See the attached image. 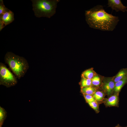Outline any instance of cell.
Segmentation results:
<instances>
[{
	"mask_svg": "<svg viewBox=\"0 0 127 127\" xmlns=\"http://www.w3.org/2000/svg\"><path fill=\"white\" fill-rule=\"evenodd\" d=\"M85 16L90 27L103 31H113L119 21L118 16L107 13L101 5L86 10Z\"/></svg>",
	"mask_w": 127,
	"mask_h": 127,
	"instance_id": "1",
	"label": "cell"
},
{
	"mask_svg": "<svg viewBox=\"0 0 127 127\" xmlns=\"http://www.w3.org/2000/svg\"><path fill=\"white\" fill-rule=\"evenodd\" d=\"M4 60L18 79L24 76L29 68L28 63L25 58L11 52L6 53Z\"/></svg>",
	"mask_w": 127,
	"mask_h": 127,
	"instance_id": "2",
	"label": "cell"
},
{
	"mask_svg": "<svg viewBox=\"0 0 127 127\" xmlns=\"http://www.w3.org/2000/svg\"><path fill=\"white\" fill-rule=\"evenodd\" d=\"M59 0H31L32 10L37 17L50 18L56 13Z\"/></svg>",
	"mask_w": 127,
	"mask_h": 127,
	"instance_id": "3",
	"label": "cell"
},
{
	"mask_svg": "<svg viewBox=\"0 0 127 127\" xmlns=\"http://www.w3.org/2000/svg\"><path fill=\"white\" fill-rule=\"evenodd\" d=\"M17 83L16 77L11 72L3 63H0V85L9 87Z\"/></svg>",
	"mask_w": 127,
	"mask_h": 127,
	"instance_id": "4",
	"label": "cell"
},
{
	"mask_svg": "<svg viewBox=\"0 0 127 127\" xmlns=\"http://www.w3.org/2000/svg\"><path fill=\"white\" fill-rule=\"evenodd\" d=\"M108 7H111L112 11L118 12L121 11L123 12H127V7L124 6L120 0H108Z\"/></svg>",
	"mask_w": 127,
	"mask_h": 127,
	"instance_id": "5",
	"label": "cell"
},
{
	"mask_svg": "<svg viewBox=\"0 0 127 127\" xmlns=\"http://www.w3.org/2000/svg\"><path fill=\"white\" fill-rule=\"evenodd\" d=\"M115 83L113 79L111 78H106L104 80L103 82V87L108 95H111L114 91Z\"/></svg>",
	"mask_w": 127,
	"mask_h": 127,
	"instance_id": "6",
	"label": "cell"
},
{
	"mask_svg": "<svg viewBox=\"0 0 127 127\" xmlns=\"http://www.w3.org/2000/svg\"><path fill=\"white\" fill-rule=\"evenodd\" d=\"M0 20L3 22L5 26L7 25L14 20V13L9 10L0 16Z\"/></svg>",
	"mask_w": 127,
	"mask_h": 127,
	"instance_id": "7",
	"label": "cell"
},
{
	"mask_svg": "<svg viewBox=\"0 0 127 127\" xmlns=\"http://www.w3.org/2000/svg\"><path fill=\"white\" fill-rule=\"evenodd\" d=\"M118 102V95L114 94L107 99L106 100V105L108 106H115L117 105Z\"/></svg>",
	"mask_w": 127,
	"mask_h": 127,
	"instance_id": "8",
	"label": "cell"
},
{
	"mask_svg": "<svg viewBox=\"0 0 127 127\" xmlns=\"http://www.w3.org/2000/svg\"><path fill=\"white\" fill-rule=\"evenodd\" d=\"M127 76V68L121 69L114 78L113 80L115 83Z\"/></svg>",
	"mask_w": 127,
	"mask_h": 127,
	"instance_id": "9",
	"label": "cell"
},
{
	"mask_svg": "<svg viewBox=\"0 0 127 127\" xmlns=\"http://www.w3.org/2000/svg\"><path fill=\"white\" fill-rule=\"evenodd\" d=\"M127 83V76L115 83L114 91L118 93L125 84Z\"/></svg>",
	"mask_w": 127,
	"mask_h": 127,
	"instance_id": "10",
	"label": "cell"
},
{
	"mask_svg": "<svg viewBox=\"0 0 127 127\" xmlns=\"http://www.w3.org/2000/svg\"><path fill=\"white\" fill-rule=\"evenodd\" d=\"M96 74L92 68L83 71L82 77L86 79H91Z\"/></svg>",
	"mask_w": 127,
	"mask_h": 127,
	"instance_id": "11",
	"label": "cell"
},
{
	"mask_svg": "<svg viewBox=\"0 0 127 127\" xmlns=\"http://www.w3.org/2000/svg\"><path fill=\"white\" fill-rule=\"evenodd\" d=\"M81 91L83 94L92 95L96 91V90L95 88L91 86L81 88Z\"/></svg>",
	"mask_w": 127,
	"mask_h": 127,
	"instance_id": "12",
	"label": "cell"
},
{
	"mask_svg": "<svg viewBox=\"0 0 127 127\" xmlns=\"http://www.w3.org/2000/svg\"><path fill=\"white\" fill-rule=\"evenodd\" d=\"M7 112L3 107L0 106V127H2L7 117Z\"/></svg>",
	"mask_w": 127,
	"mask_h": 127,
	"instance_id": "13",
	"label": "cell"
},
{
	"mask_svg": "<svg viewBox=\"0 0 127 127\" xmlns=\"http://www.w3.org/2000/svg\"><path fill=\"white\" fill-rule=\"evenodd\" d=\"M80 84L81 88L84 87L91 86L92 85L91 79H86L82 77Z\"/></svg>",
	"mask_w": 127,
	"mask_h": 127,
	"instance_id": "14",
	"label": "cell"
},
{
	"mask_svg": "<svg viewBox=\"0 0 127 127\" xmlns=\"http://www.w3.org/2000/svg\"><path fill=\"white\" fill-rule=\"evenodd\" d=\"M104 96V94L103 92L98 91L95 92L93 96L96 101H100L103 99Z\"/></svg>",
	"mask_w": 127,
	"mask_h": 127,
	"instance_id": "15",
	"label": "cell"
},
{
	"mask_svg": "<svg viewBox=\"0 0 127 127\" xmlns=\"http://www.w3.org/2000/svg\"><path fill=\"white\" fill-rule=\"evenodd\" d=\"M101 79L98 75H96L92 79V85L96 87H98L101 83Z\"/></svg>",
	"mask_w": 127,
	"mask_h": 127,
	"instance_id": "16",
	"label": "cell"
},
{
	"mask_svg": "<svg viewBox=\"0 0 127 127\" xmlns=\"http://www.w3.org/2000/svg\"><path fill=\"white\" fill-rule=\"evenodd\" d=\"M9 10L4 5L3 0H0V16Z\"/></svg>",
	"mask_w": 127,
	"mask_h": 127,
	"instance_id": "17",
	"label": "cell"
},
{
	"mask_svg": "<svg viewBox=\"0 0 127 127\" xmlns=\"http://www.w3.org/2000/svg\"><path fill=\"white\" fill-rule=\"evenodd\" d=\"M90 106L95 110L98 112L99 111L98 105L96 101L88 103Z\"/></svg>",
	"mask_w": 127,
	"mask_h": 127,
	"instance_id": "18",
	"label": "cell"
},
{
	"mask_svg": "<svg viewBox=\"0 0 127 127\" xmlns=\"http://www.w3.org/2000/svg\"><path fill=\"white\" fill-rule=\"evenodd\" d=\"M83 95L85 100L87 103L96 101L93 96L92 95L83 94Z\"/></svg>",
	"mask_w": 127,
	"mask_h": 127,
	"instance_id": "19",
	"label": "cell"
},
{
	"mask_svg": "<svg viewBox=\"0 0 127 127\" xmlns=\"http://www.w3.org/2000/svg\"><path fill=\"white\" fill-rule=\"evenodd\" d=\"M5 26L3 22L1 20H0V31H1Z\"/></svg>",
	"mask_w": 127,
	"mask_h": 127,
	"instance_id": "20",
	"label": "cell"
},
{
	"mask_svg": "<svg viewBox=\"0 0 127 127\" xmlns=\"http://www.w3.org/2000/svg\"><path fill=\"white\" fill-rule=\"evenodd\" d=\"M115 127H122L120 126L119 124H117L116 126H115Z\"/></svg>",
	"mask_w": 127,
	"mask_h": 127,
	"instance_id": "21",
	"label": "cell"
}]
</instances>
